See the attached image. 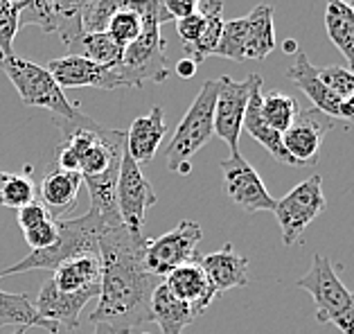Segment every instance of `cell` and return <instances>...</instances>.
I'll use <instances>...</instances> for the list:
<instances>
[{
  "label": "cell",
  "mask_w": 354,
  "mask_h": 334,
  "mask_svg": "<svg viewBox=\"0 0 354 334\" xmlns=\"http://www.w3.org/2000/svg\"><path fill=\"white\" fill-rule=\"evenodd\" d=\"M298 50H300V48H298V41H296V39H289V41H284V53H287V55H291V53L296 55Z\"/></svg>",
  "instance_id": "43"
},
{
  "label": "cell",
  "mask_w": 354,
  "mask_h": 334,
  "mask_svg": "<svg viewBox=\"0 0 354 334\" xmlns=\"http://www.w3.org/2000/svg\"><path fill=\"white\" fill-rule=\"evenodd\" d=\"M262 91H264V82L262 77L255 73V80H253V89H250V98H248V106H246V113H244V122H241V129H244L250 138L257 140L262 147L271 154V156L282 163V165H291V167H302L300 163L291 156V154L284 149V142H282V133H278L275 129H271L269 124L264 122L262 118Z\"/></svg>",
  "instance_id": "17"
},
{
  "label": "cell",
  "mask_w": 354,
  "mask_h": 334,
  "mask_svg": "<svg viewBox=\"0 0 354 334\" xmlns=\"http://www.w3.org/2000/svg\"><path fill=\"white\" fill-rule=\"evenodd\" d=\"M109 226L102 221L93 210L86 212L84 217L77 219H59V237L53 246L41 248V251H32L25 255L23 260L7 269H0V278L19 276V273L48 269L55 271L59 264H64L73 258H82V255H100V239L104 235Z\"/></svg>",
  "instance_id": "3"
},
{
  "label": "cell",
  "mask_w": 354,
  "mask_h": 334,
  "mask_svg": "<svg viewBox=\"0 0 354 334\" xmlns=\"http://www.w3.org/2000/svg\"><path fill=\"white\" fill-rule=\"evenodd\" d=\"M50 10L55 16L57 34L62 37V44L66 46L68 55L75 53L77 41L82 39V12L91 0H48Z\"/></svg>",
  "instance_id": "28"
},
{
  "label": "cell",
  "mask_w": 354,
  "mask_h": 334,
  "mask_svg": "<svg viewBox=\"0 0 354 334\" xmlns=\"http://www.w3.org/2000/svg\"><path fill=\"white\" fill-rule=\"evenodd\" d=\"M203 28H205V19H203L201 12L189 14V16H185V19L176 21V32H178V37L183 39L185 46H192L194 41L201 37Z\"/></svg>",
  "instance_id": "39"
},
{
  "label": "cell",
  "mask_w": 354,
  "mask_h": 334,
  "mask_svg": "<svg viewBox=\"0 0 354 334\" xmlns=\"http://www.w3.org/2000/svg\"><path fill=\"white\" fill-rule=\"evenodd\" d=\"M118 210L122 217V224L129 233H142L147 210L156 205L158 194L153 185L147 181L140 165L129 156L127 147L122 151V160H120L118 169Z\"/></svg>",
  "instance_id": "9"
},
{
  "label": "cell",
  "mask_w": 354,
  "mask_h": 334,
  "mask_svg": "<svg viewBox=\"0 0 354 334\" xmlns=\"http://www.w3.org/2000/svg\"><path fill=\"white\" fill-rule=\"evenodd\" d=\"M46 219H53V217H50V212L46 210V205H43L39 199H34L28 205L19 208V217H16L21 230H28V228L37 226V224H43Z\"/></svg>",
  "instance_id": "38"
},
{
  "label": "cell",
  "mask_w": 354,
  "mask_h": 334,
  "mask_svg": "<svg viewBox=\"0 0 354 334\" xmlns=\"http://www.w3.org/2000/svg\"><path fill=\"white\" fill-rule=\"evenodd\" d=\"M160 3L165 7V12L171 16V21H180L189 14H196L201 0H160Z\"/></svg>",
  "instance_id": "40"
},
{
  "label": "cell",
  "mask_w": 354,
  "mask_h": 334,
  "mask_svg": "<svg viewBox=\"0 0 354 334\" xmlns=\"http://www.w3.org/2000/svg\"><path fill=\"white\" fill-rule=\"evenodd\" d=\"M149 237L129 233L124 226L106 228L100 239V296L91 323H104L115 334H129L151 323V296L162 278L145 267V248Z\"/></svg>",
  "instance_id": "1"
},
{
  "label": "cell",
  "mask_w": 354,
  "mask_h": 334,
  "mask_svg": "<svg viewBox=\"0 0 354 334\" xmlns=\"http://www.w3.org/2000/svg\"><path fill=\"white\" fill-rule=\"evenodd\" d=\"M318 77H321V82L325 86L341 100H348L354 93V73L348 71V68H341V66L318 68Z\"/></svg>",
  "instance_id": "36"
},
{
  "label": "cell",
  "mask_w": 354,
  "mask_h": 334,
  "mask_svg": "<svg viewBox=\"0 0 354 334\" xmlns=\"http://www.w3.org/2000/svg\"><path fill=\"white\" fill-rule=\"evenodd\" d=\"M102 278V262L100 255H82V258H73L53 271V282L59 291L66 294H75L86 287L100 285Z\"/></svg>",
  "instance_id": "25"
},
{
  "label": "cell",
  "mask_w": 354,
  "mask_h": 334,
  "mask_svg": "<svg viewBox=\"0 0 354 334\" xmlns=\"http://www.w3.org/2000/svg\"><path fill=\"white\" fill-rule=\"evenodd\" d=\"M118 169L120 165L106 169L104 174L97 176H82L84 185L88 187L91 194V210L97 215L109 228H118L124 226L122 217H120L118 210Z\"/></svg>",
  "instance_id": "23"
},
{
  "label": "cell",
  "mask_w": 354,
  "mask_h": 334,
  "mask_svg": "<svg viewBox=\"0 0 354 334\" xmlns=\"http://www.w3.org/2000/svg\"><path fill=\"white\" fill-rule=\"evenodd\" d=\"M10 174L12 172H5V169H0V205H3V192H5L7 181H10Z\"/></svg>",
  "instance_id": "42"
},
{
  "label": "cell",
  "mask_w": 354,
  "mask_h": 334,
  "mask_svg": "<svg viewBox=\"0 0 354 334\" xmlns=\"http://www.w3.org/2000/svg\"><path fill=\"white\" fill-rule=\"evenodd\" d=\"M73 55H80L104 68H118L124 57V46L118 44L109 32H93V34H82Z\"/></svg>",
  "instance_id": "29"
},
{
  "label": "cell",
  "mask_w": 354,
  "mask_h": 334,
  "mask_svg": "<svg viewBox=\"0 0 354 334\" xmlns=\"http://www.w3.org/2000/svg\"><path fill=\"white\" fill-rule=\"evenodd\" d=\"M95 334H115V330L109 328L104 323H100V325H95Z\"/></svg>",
  "instance_id": "44"
},
{
  "label": "cell",
  "mask_w": 354,
  "mask_h": 334,
  "mask_svg": "<svg viewBox=\"0 0 354 334\" xmlns=\"http://www.w3.org/2000/svg\"><path fill=\"white\" fill-rule=\"evenodd\" d=\"M165 133H167L165 111L160 106H153L147 115L136 118L131 127H129V131H124L127 154L138 163V165L153 160L162 138H165Z\"/></svg>",
  "instance_id": "20"
},
{
  "label": "cell",
  "mask_w": 354,
  "mask_h": 334,
  "mask_svg": "<svg viewBox=\"0 0 354 334\" xmlns=\"http://www.w3.org/2000/svg\"><path fill=\"white\" fill-rule=\"evenodd\" d=\"M25 330H28V328H19V330H16L14 334H25Z\"/></svg>",
  "instance_id": "46"
},
{
  "label": "cell",
  "mask_w": 354,
  "mask_h": 334,
  "mask_svg": "<svg viewBox=\"0 0 354 334\" xmlns=\"http://www.w3.org/2000/svg\"><path fill=\"white\" fill-rule=\"evenodd\" d=\"M25 242L32 246V251H41L57 242L59 237V221L57 219H46L43 224H37L28 230H23Z\"/></svg>",
  "instance_id": "37"
},
{
  "label": "cell",
  "mask_w": 354,
  "mask_h": 334,
  "mask_svg": "<svg viewBox=\"0 0 354 334\" xmlns=\"http://www.w3.org/2000/svg\"><path fill=\"white\" fill-rule=\"evenodd\" d=\"M142 34L131 46L124 48V57L113 71L127 82L129 89L142 86V82L162 84L169 77L171 68L167 64V41L162 39L160 28L171 21L160 0H140Z\"/></svg>",
  "instance_id": "2"
},
{
  "label": "cell",
  "mask_w": 354,
  "mask_h": 334,
  "mask_svg": "<svg viewBox=\"0 0 354 334\" xmlns=\"http://www.w3.org/2000/svg\"><path fill=\"white\" fill-rule=\"evenodd\" d=\"M196 64L192 62V59H180V62L176 64V68H174V71H176V75L178 77H183V80H192V77L196 75Z\"/></svg>",
  "instance_id": "41"
},
{
  "label": "cell",
  "mask_w": 354,
  "mask_h": 334,
  "mask_svg": "<svg viewBox=\"0 0 354 334\" xmlns=\"http://www.w3.org/2000/svg\"><path fill=\"white\" fill-rule=\"evenodd\" d=\"M255 73H250L246 80H232L223 75L217 80V102H214V136H219L230 147V154H239V136L241 122L248 106L250 89H253Z\"/></svg>",
  "instance_id": "11"
},
{
  "label": "cell",
  "mask_w": 354,
  "mask_h": 334,
  "mask_svg": "<svg viewBox=\"0 0 354 334\" xmlns=\"http://www.w3.org/2000/svg\"><path fill=\"white\" fill-rule=\"evenodd\" d=\"M198 12L203 14L205 28L201 32V37H198L192 46H183L187 59H192L196 66L203 64L205 59L212 57V53L217 50L221 32H223V23H226L223 21V3L221 0H203V3L198 5Z\"/></svg>",
  "instance_id": "27"
},
{
  "label": "cell",
  "mask_w": 354,
  "mask_h": 334,
  "mask_svg": "<svg viewBox=\"0 0 354 334\" xmlns=\"http://www.w3.org/2000/svg\"><path fill=\"white\" fill-rule=\"evenodd\" d=\"M325 30L336 50L348 62V71L354 73V10L345 0H327Z\"/></svg>",
  "instance_id": "24"
},
{
  "label": "cell",
  "mask_w": 354,
  "mask_h": 334,
  "mask_svg": "<svg viewBox=\"0 0 354 334\" xmlns=\"http://www.w3.org/2000/svg\"><path fill=\"white\" fill-rule=\"evenodd\" d=\"M332 127H334V120L323 115L321 111H316V109L300 111L296 122L282 133L284 149H287L302 167L316 165L323 138Z\"/></svg>",
  "instance_id": "14"
},
{
  "label": "cell",
  "mask_w": 354,
  "mask_h": 334,
  "mask_svg": "<svg viewBox=\"0 0 354 334\" xmlns=\"http://www.w3.org/2000/svg\"><path fill=\"white\" fill-rule=\"evenodd\" d=\"M198 264L208 276L212 289L217 291V296H221L228 289L248 285V260L241 253H237L232 244H226L214 253L201 255Z\"/></svg>",
  "instance_id": "19"
},
{
  "label": "cell",
  "mask_w": 354,
  "mask_h": 334,
  "mask_svg": "<svg viewBox=\"0 0 354 334\" xmlns=\"http://www.w3.org/2000/svg\"><path fill=\"white\" fill-rule=\"evenodd\" d=\"M19 325V328H43L50 334H59L62 328L53 321H46L34 307L28 294H7L0 289V328Z\"/></svg>",
  "instance_id": "26"
},
{
  "label": "cell",
  "mask_w": 354,
  "mask_h": 334,
  "mask_svg": "<svg viewBox=\"0 0 354 334\" xmlns=\"http://www.w3.org/2000/svg\"><path fill=\"white\" fill-rule=\"evenodd\" d=\"M296 287L314 298L318 323H330L343 334H354V291L343 285L330 258L316 253L309 271L296 280Z\"/></svg>",
  "instance_id": "6"
},
{
  "label": "cell",
  "mask_w": 354,
  "mask_h": 334,
  "mask_svg": "<svg viewBox=\"0 0 354 334\" xmlns=\"http://www.w3.org/2000/svg\"><path fill=\"white\" fill-rule=\"evenodd\" d=\"M162 282H165V287L178 298V301L187 303L198 316L208 310L214 298H219L217 291L212 289L208 276L203 273L198 260L187 262L183 267L174 269Z\"/></svg>",
  "instance_id": "18"
},
{
  "label": "cell",
  "mask_w": 354,
  "mask_h": 334,
  "mask_svg": "<svg viewBox=\"0 0 354 334\" xmlns=\"http://www.w3.org/2000/svg\"><path fill=\"white\" fill-rule=\"evenodd\" d=\"M244 34H246V19H232L223 23V32L219 39L217 50L212 57L230 59V62H244Z\"/></svg>",
  "instance_id": "33"
},
{
  "label": "cell",
  "mask_w": 354,
  "mask_h": 334,
  "mask_svg": "<svg viewBox=\"0 0 354 334\" xmlns=\"http://www.w3.org/2000/svg\"><path fill=\"white\" fill-rule=\"evenodd\" d=\"M203 239L201 226L192 219L178 221L176 228L167 230L165 235L149 239L145 248V267L153 276L165 280L174 269L183 267L187 262H196L198 242Z\"/></svg>",
  "instance_id": "8"
},
{
  "label": "cell",
  "mask_w": 354,
  "mask_h": 334,
  "mask_svg": "<svg viewBox=\"0 0 354 334\" xmlns=\"http://www.w3.org/2000/svg\"><path fill=\"white\" fill-rule=\"evenodd\" d=\"M345 3H348V5L352 7V10H354V0H345Z\"/></svg>",
  "instance_id": "47"
},
{
  "label": "cell",
  "mask_w": 354,
  "mask_h": 334,
  "mask_svg": "<svg viewBox=\"0 0 354 334\" xmlns=\"http://www.w3.org/2000/svg\"><path fill=\"white\" fill-rule=\"evenodd\" d=\"M0 71L10 77L25 106L50 111L55 124H71L84 115L80 109L68 102L64 89L48 73V68L32 64L19 55H0Z\"/></svg>",
  "instance_id": "4"
},
{
  "label": "cell",
  "mask_w": 354,
  "mask_h": 334,
  "mask_svg": "<svg viewBox=\"0 0 354 334\" xmlns=\"http://www.w3.org/2000/svg\"><path fill=\"white\" fill-rule=\"evenodd\" d=\"M345 104H348V106H350V109L354 111V93H352V95H350L348 100H345Z\"/></svg>",
  "instance_id": "45"
},
{
  "label": "cell",
  "mask_w": 354,
  "mask_h": 334,
  "mask_svg": "<svg viewBox=\"0 0 354 334\" xmlns=\"http://www.w3.org/2000/svg\"><path fill=\"white\" fill-rule=\"evenodd\" d=\"M129 0H91L82 12V32L93 34V32H106L109 23L113 21V16L124 10Z\"/></svg>",
  "instance_id": "32"
},
{
  "label": "cell",
  "mask_w": 354,
  "mask_h": 334,
  "mask_svg": "<svg viewBox=\"0 0 354 334\" xmlns=\"http://www.w3.org/2000/svg\"><path fill=\"white\" fill-rule=\"evenodd\" d=\"M48 73L55 77V82L62 89H104V91H115V89H129L127 82L120 77L113 68H104L95 62H88L80 55H68L62 59H53L48 64Z\"/></svg>",
  "instance_id": "12"
},
{
  "label": "cell",
  "mask_w": 354,
  "mask_h": 334,
  "mask_svg": "<svg viewBox=\"0 0 354 334\" xmlns=\"http://www.w3.org/2000/svg\"><path fill=\"white\" fill-rule=\"evenodd\" d=\"M97 296H100V285L86 287L82 291H75V294H66V291H59L55 287L53 278H48L39 289L34 307H37L39 314L46 321L57 323L59 328L77 330L80 328V314L86 307V303H91Z\"/></svg>",
  "instance_id": "15"
},
{
  "label": "cell",
  "mask_w": 354,
  "mask_h": 334,
  "mask_svg": "<svg viewBox=\"0 0 354 334\" xmlns=\"http://www.w3.org/2000/svg\"><path fill=\"white\" fill-rule=\"evenodd\" d=\"M84 185L82 174L66 172V169H57L50 165L41 176L37 185V199L46 205L53 219H64L68 212L75 210L77 199H80V190Z\"/></svg>",
  "instance_id": "16"
},
{
  "label": "cell",
  "mask_w": 354,
  "mask_h": 334,
  "mask_svg": "<svg viewBox=\"0 0 354 334\" xmlns=\"http://www.w3.org/2000/svg\"><path fill=\"white\" fill-rule=\"evenodd\" d=\"M138 7H140V0H129V5L124 10H120L113 16V21L109 23L106 32L124 48L131 46L142 34V16H140V10H138Z\"/></svg>",
  "instance_id": "31"
},
{
  "label": "cell",
  "mask_w": 354,
  "mask_h": 334,
  "mask_svg": "<svg viewBox=\"0 0 354 334\" xmlns=\"http://www.w3.org/2000/svg\"><path fill=\"white\" fill-rule=\"evenodd\" d=\"M21 30V14L10 3L0 0V55H14V39Z\"/></svg>",
  "instance_id": "35"
},
{
  "label": "cell",
  "mask_w": 354,
  "mask_h": 334,
  "mask_svg": "<svg viewBox=\"0 0 354 334\" xmlns=\"http://www.w3.org/2000/svg\"><path fill=\"white\" fill-rule=\"evenodd\" d=\"M142 334H149V332H142Z\"/></svg>",
  "instance_id": "48"
},
{
  "label": "cell",
  "mask_w": 354,
  "mask_h": 334,
  "mask_svg": "<svg viewBox=\"0 0 354 334\" xmlns=\"http://www.w3.org/2000/svg\"><path fill=\"white\" fill-rule=\"evenodd\" d=\"M198 319V314L187 303L178 301L160 282L151 296V323H158L162 334H183L187 325H192Z\"/></svg>",
  "instance_id": "21"
},
{
  "label": "cell",
  "mask_w": 354,
  "mask_h": 334,
  "mask_svg": "<svg viewBox=\"0 0 354 334\" xmlns=\"http://www.w3.org/2000/svg\"><path fill=\"white\" fill-rule=\"evenodd\" d=\"M217 80H205L198 95L189 104L187 113L178 122L165 149L167 169L187 176L192 172V156L210 142L214 136V102H217Z\"/></svg>",
  "instance_id": "5"
},
{
  "label": "cell",
  "mask_w": 354,
  "mask_h": 334,
  "mask_svg": "<svg viewBox=\"0 0 354 334\" xmlns=\"http://www.w3.org/2000/svg\"><path fill=\"white\" fill-rule=\"evenodd\" d=\"M260 111H262V118L264 122L275 129L278 133H284L289 129V127L296 122V118L300 113V106L296 98L287 95V93L282 91H262V104H260Z\"/></svg>",
  "instance_id": "30"
},
{
  "label": "cell",
  "mask_w": 354,
  "mask_h": 334,
  "mask_svg": "<svg viewBox=\"0 0 354 334\" xmlns=\"http://www.w3.org/2000/svg\"><path fill=\"white\" fill-rule=\"evenodd\" d=\"M10 3L21 14V28H25V25H37L43 32H57L55 16L48 0H10Z\"/></svg>",
  "instance_id": "34"
},
{
  "label": "cell",
  "mask_w": 354,
  "mask_h": 334,
  "mask_svg": "<svg viewBox=\"0 0 354 334\" xmlns=\"http://www.w3.org/2000/svg\"><path fill=\"white\" fill-rule=\"evenodd\" d=\"M246 19L244 34V62H264L275 48L273 7L257 5Z\"/></svg>",
  "instance_id": "22"
},
{
  "label": "cell",
  "mask_w": 354,
  "mask_h": 334,
  "mask_svg": "<svg viewBox=\"0 0 354 334\" xmlns=\"http://www.w3.org/2000/svg\"><path fill=\"white\" fill-rule=\"evenodd\" d=\"M287 77L302 93H305V95L309 98V102L314 104V109L321 111L323 115L341 118V120H348V122H354V111L345 104V100L334 95V93L321 82V77H318V68L309 62L305 50H298L296 53V59H293L291 68L287 71Z\"/></svg>",
  "instance_id": "13"
},
{
  "label": "cell",
  "mask_w": 354,
  "mask_h": 334,
  "mask_svg": "<svg viewBox=\"0 0 354 334\" xmlns=\"http://www.w3.org/2000/svg\"><path fill=\"white\" fill-rule=\"evenodd\" d=\"M219 165L223 172V190L237 208L244 212H273L275 199L266 190L262 176L241 154H230Z\"/></svg>",
  "instance_id": "10"
},
{
  "label": "cell",
  "mask_w": 354,
  "mask_h": 334,
  "mask_svg": "<svg viewBox=\"0 0 354 334\" xmlns=\"http://www.w3.org/2000/svg\"><path fill=\"white\" fill-rule=\"evenodd\" d=\"M327 208V199L323 192V176L314 174L291 187L289 194H284L280 201H275V217L282 230V244H296L307 230V226Z\"/></svg>",
  "instance_id": "7"
}]
</instances>
